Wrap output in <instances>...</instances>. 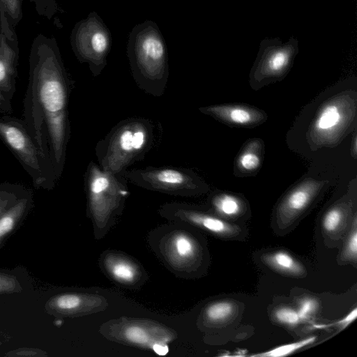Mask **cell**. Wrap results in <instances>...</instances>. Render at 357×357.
Masks as SVG:
<instances>
[{
  "label": "cell",
  "instance_id": "9c48e42d",
  "mask_svg": "<svg viewBox=\"0 0 357 357\" xmlns=\"http://www.w3.org/2000/svg\"><path fill=\"white\" fill-rule=\"evenodd\" d=\"M147 138L145 127L132 122L119 128L113 136L104 158L105 171H120L144 146Z\"/></svg>",
  "mask_w": 357,
  "mask_h": 357
},
{
  "label": "cell",
  "instance_id": "44dd1931",
  "mask_svg": "<svg viewBox=\"0 0 357 357\" xmlns=\"http://www.w3.org/2000/svg\"><path fill=\"white\" fill-rule=\"evenodd\" d=\"M215 211L226 218L239 215L245 208V202L239 196L231 192H218L211 199Z\"/></svg>",
  "mask_w": 357,
  "mask_h": 357
},
{
  "label": "cell",
  "instance_id": "5bb4252c",
  "mask_svg": "<svg viewBox=\"0 0 357 357\" xmlns=\"http://www.w3.org/2000/svg\"><path fill=\"white\" fill-rule=\"evenodd\" d=\"M102 268L110 278L126 286L142 284L146 279L143 268L131 257L116 252H109L102 257Z\"/></svg>",
  "mask_w": 357,
  "mask_h": 357
},
{
  "label": "cell",
  "instance_id": "836d02e7",
  "mask_svg": "<svg viewBox=\"0 0 357 357\" xmlns=\"http://www.w3.org/2000/svg\"><path fill=\"white\" fill-rule=\"evenodd\" d=\"M351 150L352 155L356 158L357 153V136L356 132L354 134L353 140L351 142Z\"/></svg>",
  "mask_w": 357,
  "mask_h": 357
},
{
  "label": "cell",
  "instance_id": "ac0fdd59",
  "mask_svg": "<svg viewBox=\"0 0 357 357\" xmlns=\"http://www.w3.org/2000/svg\"><path fill=\"white\" fill-rule=\"evenodd\" d=\"M173 217L217 235L229 236L237 231L236 227L215 216L194 210L179 208L174 211Z\"/></svg>",
  "mask_w": 357,
  "mask_h": 357
},
{
  "label": "cell",
  "instance_id": "6da1fadb",
  "mask_svg": "<svg viewBox=\"0 0 357 357\" xmlns=\"http://www.w3.org/2000/svg\"><path fill=\"white\" fill-rule=\"evenodd\" d=\"M29 61L22 121L57 180L62 172L69 132V83L56 40L38 34L32 43Z\"/></svg>",
  "mask_w": 357,
  "mask_h": 357
},
{
  "label": "cell",
  "instance_id": "7402d4cb",
  "mask_svg": "<svg viewBox=\"0 0 357 357\" xmlns=\"http://www.w3.org/2000/svg\"><path fill=\"white\" fill-rule=\"evenodd\" d=\"M349 206V202L345 199L326 211L322 220L323 227L326 232L333 233L338 229L348 212Z\"/></svg>",
  "mask_w": 357,
  "mask_h": 357
},
{
  "label": "cell",
  "instance_id": "603a6c76",
  "mask_svg": "<svg viewBox=\"0 0 357 357\" xmlns=\"http://www.w3.org/2000/svg\"><path fill=\"white\" fill-rule=\"evenodd\" d=\"M28 189L18 184L4 183L0 184V217L11 207Z\"/></svg>",
  "mask_w": 357,
  "mask_h": 357
},
{
  "label": "cell",
  "instance_id": "e0dca14e",
  "mask_svg": "<svg viewBox=\"0 0 357 357\" xmlns=\"http://www.w3.org/2000/svg\"><path fill=\"white\" fill-rule=\"evenodd\" d=\"M264 153V144L260 138L248 139L236 158L235 175L247 176L256 174L262 165Z\"/></svg>",
  "mask_w": 357,
  "mask_h": 357
},
{
  "label": "cell",
  "instance_id": "4316f807",
  "mask_svg": "<svg viewBox=\"0 0 357 357\" xmlns=\"http://www.w3.org/2000/svg\"><path fill=\"white\" fill-rule=\"evenodd\" d=\"M22 290V284L16 274L0 271V294L20 292Z\"/></svg>",
  "mask_w": 357,
  "mask_h": 357
},
{
  "label": "cell",
  "instance_id": "d6a6232c",
  "mask_svg": "<svg viewBox=\"0 0 357 357\" xmlns=\"http://www.w3.org/2000/svg\"><path fill=\"white\" fill-rule=\"evenodd\" d=\"M357 315V309L355 307L352 311H351L346 317L339 320L338 321L334 323L335 326H340L341 328H344L347 327L349 324H351L356 317Z\"/></svg>",
  "mask_w": 357,
  "mask_h": 357
},
{
  "label": "cell",
  "instance_id": "277c9868",
  "mask_svg": "<svg viewBox=\"0 0 357 357\" xmlns=\"http://www.w3.org/2000/svg\"><path fill=\"white\" fill-rule=\"evenodd\" d=\"M0 139L13 153L36 188L51 190L56 178L43 158L22 119L0 116Z\"/></svg>",
  "mask_w": 357,
  "mask_h": 357
},
{
  "label": "cell",
  "instance_id": "7a4b0ae2",
  "mask_svg": "<svg viewBox=\"0 0 357 357\" xmlns=\"http://www.w3.org/2000/svg\"><path fill=\"white\" fill-rule=\"evenodd\" d=\"M356 92L347 91L327 100L319 108L310 126L308 142L312 148L337 146L356 125Z\"/></svg>",
  "mask_w": 357,
  "mask_h": 357
},
{
  "label": "cell",
  "instance_id": "cb8c5ba5",
  "mask_svg": "<svg viewBox=\"0 0 357 357\" xmlns=\"http://www.w3.org/2000/svg\"><path fill=\"white\" fill-rule=\"evenodd\" d=\"M234 307V304L228 301L213 303L205 308L204 317L212 323L222 321L233 313Z\"/></svg>",
  "mask_w": 357,
  "mask_h": 357
},
{
  "label": "cell",
  "instance_id": "2e32d148",
  "mask_svg": "<svg viewBox=\"0 0 357 357\" xmlns=\"http://www.w3.org/2000/svg\"><path fill=\"white\" fill-rule=\"evenodd\" d=\"M33 206V194L28 189L11 207L0 217V250L6 241L18 228Z\"/></svg>",
  "mask_w": 357,
  "mask_h": 357
},
{
  "label": "cell",
  "instance_id": "1f68e13d",
  "mask_svg": "<svg viewBox=\"0 0 357 357\" xmlns=\"http://www.w3.org/2000/svg\"><path fill=\"white\" fill-rule=\"evenodd\" d=\"M13 112L11 100L0 90V114L8 115Z\"/></svg>",
  "mask_w": 357,
  "mask_h": 357
},
{
  "label": "cell",
  "instance_id": "5b68a950",
  "mask_svg": "<svg viewBox=\"0 0 357 357\" xmlns=\"http://www.w3.org/2000/svg\"><path fill=\"white\" fill-rule=\"evenodd\" d=\"M100 331L111 340L151 349L161 356L169 351L168 344L176 337V332L171 328L146 319L122 318L109 321L102 326Z\"/></svg>",
  "mask_w": 357,
  "mask_h": 357
},
{
  "label": "cell",
  "instance_id": "52a82bcc",
  "mask_svg": "<svg viewBox=\"0 0 357 357\" xmlns=\"http://www.w3.org/2000/svg\"><path fill=\"white\" fill-rule=\"evenodd\" d=\"M72 49L81 62H88L91 70L100 72L106 64L112 45L111 33L96 12L75 24L70 35Z\"/></svg>",
  "mask_w": 357,
  "mask_h": 357
},
{
  "label": "cell",
  "instance_id": "f1b7e54d",
  "mask_svg": "<svg viewBox=\"0 0 357 357\" xmlns=\"http://www.w3.org/2000/svg\"><path fill=\"white\" fill-rule=\"evenodd\" d=\"M35 6L38 14L50 20L57 12L56 0H29Z\"/></svg>",
  "mask_w": 357,
  "mask_h": 357
},
{
  "label": "cell",
  "instance_id": "3957f363",
  "mask_svg": "<svg viewBox=\"0 0 357 357\" xmlns=\"http://www.w3.org/2000/svg\"><path fill=\"white\" fill-rule=\"evenodd\" d=\"M127 52L134 72L149 81H160L167 73V50L157 24L151 20L131 30Z\"/></svg>",
  "mask_w": 357,
  "mask_h": 357
},
{
  "label": "cell",
  "instance_id": "ffe728a7",
  "mask_svg": "<svg viewBox=\"0 0 357 357\" xmlns=\"http://www.w3.org/2000/svg\"><path fill=\"white\" fill-rule=\"evenodd\" d=\"M264 263L280 273L301 276L305 273L303 266L291 255L284 251L267 254L262 257Z\"/></svg>",
  "mask_w": 357,
  "mask_h": 357
},
{
  "label": "cell",
  "instance_id": "ba28073f",
  "mask_svg": "<svg viewBox=\"0 0 357 357\" xmlns=\"http://www.w3.org/2000/svg\"><path fill=\"white\" fill-rule=\"evenodd\" d=\"M167 229L160 236L155 237L154 245L161 257L175 272L189 273L198 259V242L184 229Z\"/></svg>",
  "mask_w": 357,
  "mask_h": 357
},
{
  "label": "cell",
  "instance_id": "8992f818",
  "mask_svg": "<svg viewBox=\"0 0 357 357\" xmlns=\"http://www.w3.org/2000/svg\"><path fill=\"white\" fill-rule=\"evenodd\" d=\"M89 208L95 234L104 235L113 223L112 219L128 192L112 176L91 165L88 180Z\"/></svg>",
  "mask_w": 357,
  "mask_h": 357
},
{
  "label": "cell",
  "instance_id": "484cf974",
  "mask_svg": "<svg viewBox=\"0 0 357 357\" xmlns=\"http://www.w3.org/2000/svg\"><path fill=\"white\" fill-rule=\"evenodd\" d=\"M22 0H0V10H2L9 24L13 28L22 18Z\"/></svg>",
  "mask_w": 357,
  "mask_h": 357
},
{
  "label": "cell",
  "instance_id": "7c38bea8",
  "mask_svg": "<svg viewBox=\"0 0 357 357\" xmlns=\"http://www.w3.org/2000/svg\"><path fill=\"white\" fill-rule=\"evenodd\" d=\"M107 305V300L98 294L66 292L49 299L45 310L54 315L75 317L102 311Z\"/></svg>",
  "mask_w": 357,
  "mask_h": 357
},
{
  "label": "cell",
  "instance_id": "4dcf8cb0",
  "mask_svg": "<svg viewBox=\"0 0 357 357\" xmlns=\"http://www.w3.org/2000/svg\"><path fill=\"white\" fill-rule=\"evenodd\" d=\"M344 252L347 257L356 260L357 253V232L356 227L349 236Z\"/></svg>",
  "mask_w": 357,
  "mask_h": 357
},
{
  "label": "cell",
  "instance_id": "8fae6325",
  "mask_svg": "<svg viewBox=\"0 0 357 357\" xmlns=\"http://www.w3.org/2000/svg\"><path fill=\"white\" fill-rule=\"evenodd\" d=\"M18 40L15 28L10 25L2 10H0V90L12 99L16 90Z\"/></svg>",
  "mask_w": 357,
  "mask_h": 357
},
{
  "label": "cell",
  "instance_id": "9a60e30c",
  "mask_svg": "<svg viewBox=\"0 0 357 357\" xmlns=\"http://www.w3.org/2000/svg\"><path fill=\"white\" fill-rule=\"evenodd\" d=\"M291 59L289 49H280L272 52L260 62L254 73L252 87H259L268 84L283 75L287 70Z\"/></svg>",
  "mask_w": 357,
  "mask_h": 357
},
{
  "label": "cell",
  "instance_id": "f546056e",
  "mask_svg": "<svg viewBox=\"0 0 357 357\" xmlns=\"http://www.w3.org/2000/svg\"><path fill=\"white\" fill-rule=\"evenodd\" d=\"M317 302L314 299L307 298L300 303L298 313L301 320H306L308 319L317 310Z\"/></svg>",
  "mask_w": 357,
  "mask_h": 357
},
{
  "label": "cell",
  "instance_id": "d4e9b609",
  "mask_svg": "<svg viewBox=\"0 0 357 357\" xmlns=\"http://www.w3.org/2000/svg\"><path fill=\"white\" fill-rule=\"evenodd\" d=\"M316 340L315 336H311L303 340L288 343L283 345L278 346L271 350L264 351L263 353L256 354L252 355V356L258 357H282L288 356L294 351L303 348Z\"/></svg>",
  "mask_w": 357,
  "mask_h": 357
},
{
  "label": "cell",
  "instance_id": "d6986e66",
  "mask_svg": "<svg viewBox=\"0 0 357 357\" xmlns=\"http://www.w3.org/2000/svg\"><path fill=\"white\" fill-rule=\"evenodd\" d=\"M144 180L155 188L178 190L195 187L193 179L185 173L172 169H162L144 172Z\"/></svg>",
  "mask_w": 357,
  "mask_h": 357
},
{
  "label": "cell",
  "instance_id": "83f0119b",
  "mask_svg": "<svg viewBox=\"0 0 357 357\" xmlns=\"http://www.w3.org/2000/svg\"><path fill=\"white\" fill-rule=\"evenodd\" d=\"M274 317L278 322L289 326H296L301 321L298 311L288 307L278 308L274 312Z\"/></svg>",
  "mask_w": 357,
  "mask_h": 357
},
{
  "label": "cell",
  "instance_id": "4fadbf2b",
  "mask_svg": "<svg viewBox=\"0 0 357 357\" xmlns=\"http://www.w3.org/2000/svg\"><path fill=\"white\" fill-rule=\"evenodd\" d=\"M201 110L218 121L234 127L253 128L264 123L266 113L253 106L242 104L211 105Z\"/></svg>",
  "mask_w": 357,
  "mask_h": 357
},
{
  "label": "cell",
  "instance_id": "30bf717a",
  "mask_svg": "<svg viewBox=\"0 0 357 357\" xmlns=\"http://www.w3.org/2000/svg\"><path fill=\"white\" fill-rule=\"evenodd\" d=\"M328 181L307 177L289 190L280 201L276 212L280 226L286 227L300 216L325 189Z\"/></svg>",
  "mask_w": 357,
  "mask_h": 357
}]
</instances>
